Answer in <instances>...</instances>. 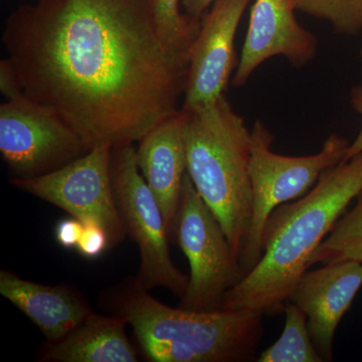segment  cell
Returning a JSON list of instances; mask_svg holds the SVG:
<instances>
[{
    "label": "cell",
    "instance_id": "1",
    "mask_svg": "<svg viewBox=\"0 0 362 362\" xmlns=\"http://www.w3.org/2000/svg\"><path fill=\"white\" fill-rule=\"evenodd\" d=\"M2 42L21 93L90 150L139 142L180 111L190 47L162 42L150 0H37L9 16Z\"/></svg>",
    "mask_w": 362,
    "mask_h": 362
},
{
    "label": "cell",
    "instance_id": "2",
    "mask_svg": "<svg viewBox=\"0 0 362 362\" xmlns=\"http://www.w3.org/2000/svg\"><path fill=\"white\" fill-rule=\"evenodd\" d=\"M362 192V152L322 173L308 194L278 206L267 221L263 256L226 293L221 309L264 316L284 313L292 290L314 255Z\"/></svg>",
    "mask_w": 362,
    "mask_h": 362
},
{
    "label": "cell",
    "instance_id": "3",
    "mask_svg": "<svg viewBox=\"0 0 362 362\" xmlns=\"http://www.w3.org/2000/svg\"><path fill=\"white\" fill-rule=\"evenodd\" d=\"M100 307L122 317L151 362H249L258 359L264 315L232 309L194 311L168 306L138 279H124L100 294Z\"/></svg>",
    "mask_w": 362,
    "mask_h": 362
},
{
    "label": "cell",
    "instance_id": "4",
    "mask_svg": "<svg viewBox=\"0 0 362 362\" xmlns=\"http://www.w3.org/2000/svg\"><path fill=\"white\" fill-rule=\"evenodd\" d=\"M183 111L188 175L240 259L252 223L251 130L225 95Z\"/></svg>",
    "mask_w": 362,
    "mask_h": 362
},
{
    "label": "cell",
    "instance_id": "5",
    "mask_svg": "<svg viewBox=\"0 0 362 362\" xmlns=\"http://www.w3.org/2000/svg\"><path fill=\"white\" fill-rule=\"evenodd\" d=\"M274 135L262 121L251 129L249 173L251 178L252 223L240 257L246 274L263 256V235L271 214L282 204L296 201L310 192L322 173L344 161L350 142L333 133L320 151L308 156H288L272 149Z\"/></svg>",
    "mask_w": 362,
    "mask_h": 362
},
{
    "label": "cell",
    "instance_id": "6",
    "mask_svg": "<svg viewBox=\"0 0 362 362\" xmlns=\"http://www.w3.org/2000/svg\"><path fill=\"white\" fill-rule=\"evenodd\" d=\"M170 240L189 265L188 285L178 307L221 310L226 293L247 275L221 223L202 199L187 173Z\"/></svg>",
    "mask_w": 362,
    "mask_h": 362
},
{
    "label": "cell",
    "instance_id": "7",
    "mask_svg": "<svg viewBox=\"0 0 362 362\" xmlns=\"http://www.w3.org/2000/svg\"><path fill=\"white\" fill-rule=\"evenodd\" d=\"M111 176L124 228L139 250L140 267L136 278L149 291L164 288L182 297L187 289L188 276L171 259L165 218L140 173L133 144L112 148Z\"/></svg>",
    "mask_w": 362,
    "mask_h": 362
},
{
    "label": "cell",
    "instance_id": "8",
    "mask_svg": "<svg viewBox=\"0 0 362 362\" xmlns=\"http://www.w3.org/2000/svg\"><path fill=\"white\" fill-rule=\"evenodd\" d=\"M88 151L80 136L58 114L23 93L0 105V152L13 178L47 175Z\"/></svg>",
    "mask_w": 362,
    "mask_h": 362
},
{
    "label": "cell",
    "instance_id": "9",
    "mask_svg": "<svg viewBox=\"0 0 362 362\" xmlns=\"http://www.w3.org/2000/svg\"><path fill=\"white\" fill-rule=\"evenodd\" d=\"M111 150L107 146L90 149L47 175L13 178L11 185L63 209L82 223H98L106 230L110 247H115L127 233L114 195Z\"/></svg>",
    "mask_w": 362,
    "mask_h": 362
},
{
    "label": "cell",
    "instance_id": "10",
    "mask_svg": "<svg viewBox=\"0 0 362 362\" xmlns=\"http://www.w3.org/2000/svg\"><path fill=\"white\" fill-rule=\"evenodd\" d=\"M251 0H216L202 18L188 52L182 110H194L223 96L235 65V39Z\"/></svg>",
    "mask_w": 362,
    "mask_h": 362
},
{
    "label": "cell",
    "instance_id": "11",
    "mask_svg": "<svg viewBox=\"0 0 362 362\" xmlns=\"http://www.w3.org/2000/svg\"><path fill=\"white\" fill-rule=\"evenodd\" d=\"M293 0H255L249 26L233 75V87L246 85L262 64L283 57L294 68H303L316 58L318 40L297 21Z\"/></svg>",
    "mask_w": 362,
    "mask_h": 362
},
{
    "label": "cell",
    "instance_id": "12",
    "mask_svg": "<svg viewBox=\"0 0 362 362\" xmlns=\"http://www.w3.org/2000/svg\"><path fill=\"white\" fill-rule=\"evenodd\" d=\"M323 265L305 272L288 301L304 312L317 350L324 362H330L338 325L362 287V262L349 259Z\"/></svg>",
    "mask_w": 362,
    "mask_h": 362
},
{
    "label": "cell",
    "instance_id": "13",
    "mask_svg": "<svg viewBox=\"0 0 362 362\" xmlns=\"http://www.w3.org/2000/svg\"><path fill=\"white\" fill-rule=\"evenodd\" d=\"M185 112L180 109L150 130L136 148L140 173L156 195L170 238L187 173Z\"/></svg>",
    "mask_w": 362,
    "mask_h": 362
},
{
    "label": "cell",
    "instance_id": "14",
    "mask_svg": "<svg viewBox=\"0 0 362 362\" xmlns=\"http://www.w3.org/2000/svg\"><path fill=\"white\" fill-rule=\"evenodd\" d=\"M0 294L39 328L47 342L70 334L94 312L71 286L39 284L6 270L0 271Z\"/></svg>",
    "mask_w": 362,
    "mask_h": 362
},
{
    "label": "cell",
    "instance_id": "15",
    "mask_svg": "<svg viewBox=\"0 0 362 362\" xmlns=\"http://www.w3.org/2000/svg\"><path fill=\"white\" fill-rule=\"evenodd\" d=\"M118 315H101L92 312L73 332L58 341L45 342L39 361L45 362H136L126 326Z\"/></svg>",
    "mask_w": 362,
    "mask_h": 362
},
{
    "label": "cell",
    "instance_id": "16",
    "mask_svg": "<svg viewBox=\"0 0 362 362\" xmlns=\"http://www.w3.org/2000/svg\"><path fill=\"white\" fill-rule=\"evenodd\" d=\"M285 324L277 341L259 354V362H324L312 340L308 320L291 301L285 306Z\"/></svg>",
    "mask_w": 362,
    "mask_h": 362
},
{
    "label": "cell",
    "instance_id": "17",
    "mask_svg": "<svg viewBox=\"0 0 362 362\" xmlns=\"http://www.w3.org/2000/svg\"><path fill=\"white\" fill-rule=\"evenodd\" d=\"M349 259L362 262V192L318 247L312 266L319 262L327 264Z\"/></svg>",
    "mask_w": 362,
    "mask_h": 362
},
{
    "label": "cell",
    "instance_id": "18",
    "mask_svg": "<svg viewBox=\"0 0 362 362\" xmlns=\"http://www.w3.org/2000/svg\"><path fill=\"white\" fill-rule=\"evenodd\" d=\"M181 0H150L162 42L171 47L189 49L197 39L202 20L181 13Z\"/></svg>",
    "mask_w": 362,
    "mask_h": 362
},
{
    "label": "cell",
    "instance_id": "19",
    "mask_svg": "<svg viewBox=\"0 0 362 362\" xmlns=\"http://www.w3.org/2000/svg\"><path fill=\"white\" fill-rule=\"evenodd\" d=\"M300 13L327 21L333 32L356 35L362 32V0H293Z\"/></svg>",
    "mask_w": 362,
    "mask_h": 362
},
{
    "label": "cell",
    "instance_id": "20",
    "mask_svg": "<svg viewBox=\"0 0 362 362\" xmlns=\"http://www.w3.org/2000/svg\"><path fill=\"white\" fill-rule=\"evenodd\" d=\"M109 247L108 235L101 226L93 221L83 223L82 233L76 247L81 256L89 259H96Z\"/></svg>",
    "mask_w": 362,
    "mask_h": 362
},
{
    "label": "cell",
    "instance_id": "21",
    "mask_svg": "<svg viewBox=\"0 0 362 362\" xmlns=\"http://www.w3.org/2000/svg\"><path fill=\"white\" fill-rule=\"evenodd\" d=\"M83 223L77 218L59 221L54 230V237L59 246L65 249H76L82 233Z\"/></svg>",
    "mask_w": 362,
    "mask_h": 362
},
{
    "label": "cell",
    "instance_id": "22",
    "mask_svg": "<svg viewBox=\"0 0 362 362\" xmlns=\"http://www.w3.org/2000/svg\"><path fill=\"white\" fill-rule=\"evenodd\" d=\"M361 58L362 63V49L361 52ZM350 104L352 108L354 109L361 116L362 118V84L357 85L356 87L352 88L350 92ZM362 152V125L358 134H357L356 139L354 142L350 143L349 148L347 150L346 156H345L344 161L349 160L352 157L356 156L357 154Z\"/></svg>",
    "mask_w": 362,
    "mask_h": 362
},
{
    "label": "cell",
    "instance_id": "23",
    "mask_svg": "<svg viewBox=\"0 0 362 362\" xmlns=\"http://www.w3.org/2000/svg\"><path fill=\"white\" fill-rule=\"evenodd\" d=\"M216 0H181L185 14L195 20H202L207 8Z\"/></svg>",
    "mask_w": 362,
    "mask_h": 362
}]
</instances>
